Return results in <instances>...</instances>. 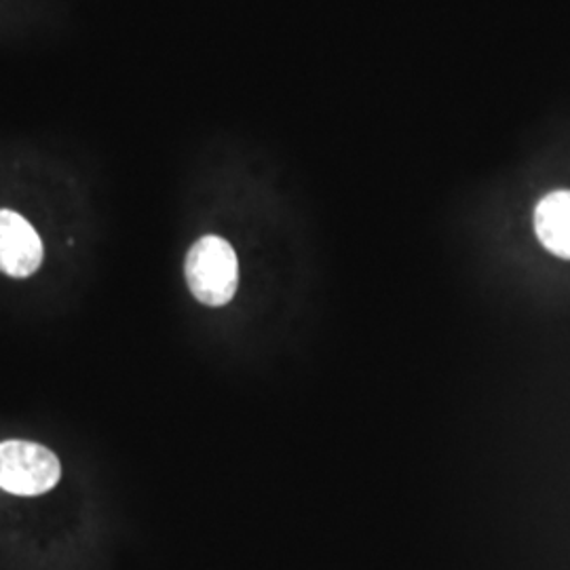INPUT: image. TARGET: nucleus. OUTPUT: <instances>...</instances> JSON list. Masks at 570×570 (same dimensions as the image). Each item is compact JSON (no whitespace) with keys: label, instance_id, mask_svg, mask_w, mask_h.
<instances>
[{"label":"nucleus","instance_id":"obj_1","mask_svg":"<svg viewBox=\"0 0 570 570\" xmlns=\"http://www.w3.org/2000/svg\"><path fill=\"white\" fill-rule=\"evenodd\" d=\"M184 273L193 296L207 306L230 303L239 285L237 254L218 235H205L188 249Z\"/></svg>","mask_w":570,"mask_h":570},{"label":"nucleus","instance_id":"obj_2","mask_svg":"<svg viewBox=\"0 0 570 570\" xmlns=\"http://www.w3.org/2000/svg\"><path fill=\"white\" fill-rule=\"evenodd\" d=\"M60 459L37 442H0V489L18 497H39L60 482Z\"/></svg>","mask_w":570,"mask_h":570},{"label":"nucleus","instance_id":"obj_3","mask_svg":"<svg viewBox=\"0 0 570 570\" xmlns=\"http://www.w3.org/2000/svg\"><path fill=\"white\" fill-rule=\"evenodd\" d=\"M42 265V242L32 225L11 209H0V273L30 277Z\"/></svg>","mask_w":570,"mask_h":570},{"label":"nucleus","instance_id":"obj_4","mask_svg":"<svg viewBox=\"0 0 570 570\" xmlns=\"http://www.w3.org/2000/svg\"><path fill=\"white\" fill-rule=\"evenodd\" d=\"M534 230L551 254L570 261V190H556L539 202Z\"/></svg>","mask_w":570,"mask_h":570}]
</instances>
